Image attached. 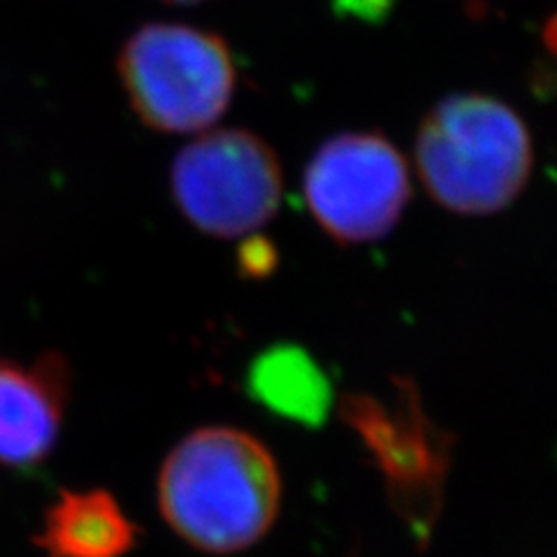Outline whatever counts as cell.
Segmentation results:
<instances>
[{
    "mask_svg": "<svg viewBox=\"0 0 557 557\" xmlns=\"http://www.w3.org/2000/svg\"><path fill=\"white\" fill-rule=\"evenodd\" d=\"M276 462L251 434L200 428L172 448L159 502L170 528L207 553L249 548L272 528L278 509Z\"/></svg>",
    "mask_w": 557,
    "mask_h": 557,
    "instance_id": "1",
    "label": "cell"
},
{
    "mask_svg": "<svg viewBox=\"0 0 557 557\" xmlns=\"http://www.w3.org/2000/svg\"><path fill=\"white\" fill-rule=\"evenodd\" d=\"M430 198L453 214L487 216L513 205L534 168L528 124L485 94L448 96L425 114L413 145Z\"/></svg>",
    "mask_w": 557,
    "mask_h": 557,
    "instance_id": "2",
    "label": "cell"
},
{
    "mask_svg": "<svg viewBox=\"0 0 557 557\" xmlns=\"http://www.w3.org/2000/svg\"><path fill=\"white\" fill-rule=\"evenodd\" d=\"M135 116L151 131L198 135L231 108L237 70L216 33L184 24H147L116 59Z\"/></svg>",
    "mask_w": 557,
    "mask_h": 557,
    "instance_id": "3",
    "label": "cell"
},
{
    "mask_svg": "<svg viewBox=\"0 0 557 557\" xmlns=\"http://www.w3.org/2000/svg\"><path fill=\"white\" fill-rule=\"evenodd\" d=\"M170 190L184 219L209 237L256 235L282 205L284 177L263 137L242 128L198 133L177 153Z\"/></svg>",
    "mask_w": 557,
    "mask_h": 557,
    "instance_id": "4",
    "label": "cell"
},
{
    "mask_svg": "<svg viewBox=\"0 0 557 557\" xmlns=\"http://www.w3.org/2000/svg\"><path fill=\"white\" fill-rule=\"evenodd\" d=\"M302 190L313 221L335 242H379L409 205V165L381 133H339L311 156Z\"/></svg>",
    "mask_w": 557,
    "mask_h": 557,
    "instance_id": "5",
    "label": "cell"
},
{
    "mask_svg": "<svg viewBox=\"0 0 557 557\" xmlns=\"http://www.w3.org/2000/svg\"><path fill=\"white\" fill-rule=\"evenodd\" d=\"M342 413L372 450L388 479L393 499L409 518L421 522L437 509L448 446L444 432L430 423L411 383L399 381L393 405L370 395H348Z\"/></svg>",
    "mask_w": 557,
    "mask_h": 557,
    "instance_id": "6",
    "label": "cell"
},
{
    "mask_svg": "<svg viewBox=\"0 0 557 557\" xmlns=\"http://www.w3.org/2000/svg\"><path fill=\"white\" fill-rule=\"evenodd\" d=\"M70 397V368L61 354L30 364L0 360V467L38 469L54 450Z\"/></svg>",
    "mask_w": 557,
    "mask_h": 557,
    "instance_id": "7",
    "label": "cell"
},
{
    "mask_svg": "<svg viewBox=\"0 0 557 557\" xmlns=\"http://www.w3.org/2000/svg\"><path fill=\"white\" fill-rule=\"evenodd\" d=\"M135 525L104 491H63L45 511L35 544L47 557H124Z\"/></svg>",
    "mask_w": 557,
    "mask_h": 557,
    "instance_id": "8",
    "label": "cell"
},
{
    "mask_svg": "<svg viewBox=\"0 0 557 557\" xmlns=\"http://www.w3.org/2000/svg\"><path fill=\"white\" fill-rule=\"evenodd\" d=\"M251 391L270 409L305 423L321 421L330 407L325 376L298 348H274L260 356L251 370Z\"/></svg>",
    "mask_w": 557,
    "mask_h": 557,
    "instance_id": "9",
    "label": "cell"
},
{
    "mask_svg": "<svg viewBox=\"0 0 557 557\" xmlns=\"http://www.w3.org/2000/svg\"><path fill=\"white\" fill-rule=\"evenodd\" d=\"M274 258L276 253L268 244V239H258L256 235H249L247 242L239 247V265H242V272L249 276L268 274L276 263Z\"/></svg>",
    "mask_w": 557,
    "mask_h": 557,
    "instance_id": "10",
    "label": "cell"
},
{
    "mask_svg": "<svg viewBox=\"0 0 557 557\" xmlns=\"http://www.w3.org/2000/svg\"><path fill=\"white\" fill-rule=\"evenodd\" d=\"M163 3H168V5H198V3H205V0H163Z\"/></svg>",
    "mask_w": 557,
    "mask_h": 557,
    "instance_id": "11",
    "label": "cell"
}]
</instances>
